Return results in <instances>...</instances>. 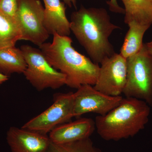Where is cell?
Returning <instances> with one entry per match:
<instances>
[{
    "label": "cell",
    "instance_id": "cell-19",
    "mask_svg": "<svg viewBox=\"0 0 152 152\" xmlns=\"http://www.w3.org/2000/svg\"><path fill=\"white\" fill-rule=\"evenodd\" d=\"M107 4L109 6L110 11L115 13L124 15V9L119 5L118 0H109L107 1Z\"/></svg>",
    "mask_w": 152,
    "mask_h": 152
},
{
    "label": "cell",
    "instance_id": "cell-9",
    "mask_svg": "<svg viewBox=\"0 0 152 152\" xmlns=\"http://www.w3.org/2000/svg\"><path fill=\"white\" fill-rule=\"evenodd\" d=\"M123 98L105 94L91 85H83L74 93V117L90 113L105 115L118 105Z\"/></svg>",
    "mask_w": 152,
    "mask_h": 152
},
{
    "label": "cell",
    "instance_id": "cell-13",
    "mask_svg": "<svg viewBox=\"0 0 152 152\" xmlns=\"http://www.w3.org/2000/svg\"><path fill=\"white\" fill-rule=\"evenodd\" d=\"M124 7V22H134L151 27L152 25V0H121Z\"/></svg>",
    "mask_w": 152,
    "mask_h": 152
},
{
    "label": "cell",
    "instance_id": "cell-18",
    "mask_svg": "<svg viewBox=\"0 0 152 152\" xmlns=\"http://www.w3.org/2000/svg\"><path fill=\"white\" fill-rule=\"evenodd\" d=\"M17 9V0H0V11L15 21Z\"/></svg>",
    "mask_w": 152,
    "mask_h": 152
},
{
    "label": "cell",
    "instance_id": "cell-8",
    "mask_svg": "<svg viewBox=\"0 0 152 152\" xmlns=\"http://www.w3.org/2000/svg\"><path fill=\"white\" fill-rule=\"evenodd\" d=\"M99 72L94 88L109 96H121L127 80V59L115 53L101 63Z\"/></svg>",
    "mask_w": 152,
    "mask_h": 152
},
{
    "label": "cell",
    "instance_id": "cell-20",
    "mask_svg": "<svg viewBox=\"0 0 152 152\" xmlns=\"http://www.w3.org/2000/svg\"><path fill=\"white\" fill-rule=\"evenodd\" d=\"M63 2L69 7H74L77 8V0H63Z\"/></svg>",
    "mask_w": 152,
    "mask_h": 152
},
{
    "label": "cell",
    "instance_id": "cell-14",
    "mask_svg": "<svg viewBox=\"0 0 152 152\" xmlns=\"http://www.w3.org/2000/svg\"><path fill=\"white\" fill-rule=\"evenodd\" d=\"M27 66L20 49L15 46L0 48V72L7 76L15 73H23Z\"/></svg>",
    "mask_w": 152,
    "mask_h": 152
},
{
    "label": "cell",
    "instance_id": "cell-15",
    "mask_svg": "<svg viewBox=\"0 0 152 152\" xmlns=\"http://www.w3.org/2000/svg\"><path fill=\"white\" fill-rule=\"evenodd\" d=\"M129 29L125 36L120 50V54L128 58L140 51L143 46V39L150 27L132 22L128 25Z\"/></svg>",
    "mask_w": 152,
    "mask_h": 152
},
{
    "label": "cell",
    "instance_id": "cell-10",
    "mask_svg": "<svg viewBox=\"0 0 152 152\" xmlns=\"http://www.w3.org/2000/svg\"><path fill=\"white\" fill-rule=\"evenodd\" d=\"M7 140L12 152H47L51 142L46 134L15 127L9 129Z\"/></svg>",
    "mask_w": 152,
    "mask_h": 152
},
{
    "label": "cell",
    "instance_id": "cell-17",
    "mask_svg": "<svg viewBox=\"0 0 152 152\" xmlns=\"http://www.w3.org/2000/svg\"><path fill=\"white\" fill-rule=\"evenodd\" d=\"M47 152H102L89 138L61 145L51 142Z\"/></svg>",
    "mask_w": 152,
    "mask_h": 152
},
{
    "label": "cell",
    "instance_id": "cell-11",
    "mask_svg": "<svg viewBox=\"0 0 152 152\" xmlns=\"http://www.w3.org/2000/svg\"><path fill=\"white\" fill-rule=\"evenodd\" d=\"M95 129L94 120L83 118L59 125L50 132L49 137L53 143L61 145L89 138Z\"/></svg>",
    "mask_w": 152,
    "mask_h": 152
},
{
    "label": "cell",
    "instance_id": "cell-23",
    "mask_svg": "<svg viewBox=\"0 0 152 152\" xmlns=\"http://www.w3.org/2000/svg\"></svg>",
    "mask_w": 152,
    "mask_h": 152
},
{
    "label": "cell",
    "instance_id": "cell-22",
    "mask_svg": "<svg viewBox=\"0 0 152 152\" xmlns=\"http://www.w3.org/2000/svg\"><path fill=\"white\" fill-rule=\"evenodd\" d=\"M8 80V77L0 72V85Z\"/></svg>",
    "mask_w": 152,
    "mask_h": 152
},
{
    "label": "cell",
    "instance_id": "cell-7",
    "mask_svg": "<svg viewBox=\"0 0 152 152\" xmlns=\"http://www.w3.org/2000/svg\"><path fill=\"white\" fill-rule=\"evenodd\" d=\"M73 117L74 93H59L55 95L53 103L50 107L22 128L47 134Z\"/></svg>",
    "mask_w": 152,
    "mask_h": 152
},
{
    "label": "cell",
    "instance_id": "cell-21",
    "mask_svg": "<svg viewBox=\"0 0 152 152\" xmlns=\"http://www.w3.org/2000/svg\"><path fill=\"white\" fill-rule=\"evenodd\" d=\"M145 45L147 51L152 57V41L146 43H145Z\"/></svg>",
    "mask_w": 152,
    "mask_h": 152
},
{
    "label": "cell",
    "instance_id": "cell-1",
    "mask_svg": "<svg viewBox=\"0 0 152 152\" xmlns=\"http://www.w3.org/2000/svg\"><path fill=\"white\" fill-rule=\"evenodd\" d=\"M70 28L95 64H101L115 53L109 38L120 27L112 23L106 9L81 6L71 15Z\"/></svg>",
    "mask_w": 152,
    "mask_h": 152
},
{
    "label": "cell",
    "instance_id": "cell-2",
    "mask_svg": "<svg viewBox=\"0 0 152 152\" xmlns=\"http://www.w3.org/2000/svg\"><path fill=\"white\" fill-rule=\"evenodd\" d=\"M52 42H45L39 47L47 61L54 69L66 76V85L72 88L83 85L94 86L100 66L81 54L72 45L69 36L53 35Z\"/></svg>",
    "mask_w": 152,
    "mask_h": 152
},
{
    "label": "cell",
    "instance_id": "cell-5",
    "mask_svg": "<svg viewBox=\"0 0 152 152\" xmlns=\"http://www.w3.org/2000/svg\"><path fill=\"white\" fill-rule=\"evenodd\" d=\"M20 49L27 65L23 74L36 89L40 91L49 88L56 89L66 85L65 75L49 64L39 49L23 45Z\"/></svg>",
    "mask_w": 152,
    "mask_h": 152
},
{
    "label": "cell",
    "instance_id": "cell-3",
    "mask_svg": "<svg viewBox=\"0 0 152 152\" xmlns=\"http://www.w3.org/2000/svg\"><path fill=\"white\" fill-rule=\"evenodd\" d=\"M150 113L151 107L145 101L125 97L107 114L96 117L95 126L105 140L127 139L143 129L148 122Z\"/></svg>",
    "mask_w": 152,
    "mask_h": 152
},
{
    "label": "cell",
    "instance_id": "cell-6",
    "mask_svg": "<svg viewBox=\"0 0 152 152\" xmlns=\"http://www.w3.org/2000/svg\"><path fill=\"white\" fill-rule=\"evenodd\" d=\"M16 21L22 34V40L30 41L39 47L50 34L44 25L45 7L40 0H17Z\"/></svg>",
    "mask_w": 152,
    "mask_h": 152
},
{
    "label": "cell",
    "instance_id": "cell-12",
    "mask_svg": "<svg viewBox=\"0 0 152 152\" xmlns=\"http://www.w3.org/2000/svg\"><path fill=\"white\" fill-rule=\"evenodd\" d=\"M45 4L44 25L49 34L57 33L69 36L71 31L70 21L66 14L65 4L61 0H43Z\"/></svg>",
    "mask_w": 152,
    "mask_h": 152
},
{
    "label": "cell",
    "instance_id": "cell-4",
    "mask_svg": "<svg viewBox=\"0 0 152 152\" xmlns=\"http://www.w3.org/2000/svg\"><path fill=\"white\" fill-rule=\"evenodd\" d=\"M126 83L123 94L142 100L152 107V57L145 43L140 50L127 58Z\"/></svg>",
    "mask_w": 152,
    "mask_h": 152
},
{
    "label": "cell",
    "instance_id": "cell-16",
    "mask_svg": "<svg viewBox=\"0 0 152 152\" xmlns=\"http://www.w3.org/2000/svg\"><path fill=\"white\" fill-rule=\"evenodd\" d=\"M22 40V34L16 22L0 11V48L14 47Z\"/></svg>",
    "mask_w": 152,
    "mask_h": 152
}]
</instances>
